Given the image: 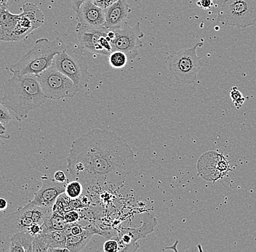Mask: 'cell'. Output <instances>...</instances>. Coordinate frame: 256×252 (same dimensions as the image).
Here are the masks:
<instances>
[{"instance_id": "25", "label": "cell", "mask_w": 256, "mask_h": 252, "mask_svg": "<svg viewBox=\"0 0 256 252\" xmlns=\"http://www.w3.org/2000/svg\"><path fill=\"white\" fill-rule=\"evenodd\" d=\"M86 227H83L81 225L78 224V223H72V224L67 225L66 227L64 230L65 232L66 235L68 236H76L81 234L84 231Z\"/></svg>"}, {"instance_id": "5", "label": "cell", "mask_w": 256, "mask_h": 252, "mask_svg": "<svg viewBox=\"0 0 256 252\" xmlns=\"http://www.w3.org/2000/svg\"><path fill=\"white\" fill-rule=\"evenodd\" d=\"M203 44V41L196 43L191 48L180 49L168 57L166 63L168 70L179 85L193 84L198 81L203 61L202 57L198 56L196 49Z\"/></svg>"}, {"instance_id": "23", "label": "cell", "mask_w": 256, "mask_h": 252, "mask_svg": "<svg viewBox=\"0 0 256 252\" xmlns=\"http://www.w3.org/2000/svg\"><path fill=\"white\" fill-rule=\"evenodd\" d=\"M83 188L84 186L78 180H73L67 183L66 186L65 194L70 199H79L82 195Z\"/></svg>"}, {"instance_id": "32", "label": "cell", "mask_w": 256, "mask_h": 252, "mask_svg": "<svg viewBox=\"0 0 256 252\" xmlns=\"http://www.w3.org/2000/svg\"><path fill=\"white\" fill-rule=\"evenodd\" d=\"M86 0H72V9L75 12H78L81 7L82 4L86 1Z\"/></svg>"}, {"instance_id": "31", "label": "cell", "mask_w": 256, "mask_h": 252, "mask_svg": "<svg viewBox=\"0 0 256 252\" xmlns=\"http://www.w3.org/2000/svg\"><path fill=\"white\" fill-rule=\"evenodd\" d=\"M198 5L203 9H208L211 8L214 5V1L212 0H199L198 1Z\"/></svg>"}, {"instance_id": "13", "label": "cell", "mask_w": 256, "mask_h": 252, "mask_svg": "<svg viewBox=\"0 0 256 252\" xmlns=\"http://www.w3.org/2000/svg\"><path fill=\"white\" fill-rule=\"evenodd\" d=\"M42 186L35 193L32 202L44 208L52 209L58 198L65 193L66 186L68 183H59L47 175L41 178Z\"/></svg>"}, {"instance_id": "30", "label": "cell", "mask_w": 256, "mask_h": 252, "mask_svg": "<svg viewBox=\"0 0 256 252\" xmlns=\"http://www.w3.org/2000/svg\"><path fill=\"white\" fill-rule=\"evenodd\" d=\"M54 179L59 183H68V179L63 171H56L54 174Z\"/></svg>"}, {"instance_id": "11", "label": "cell", "mask_w": 256, "mask_h": 252, "mask_svg": "<svg viewBox=\"0 0 256 252\" xmlns=\"http://www.w3.org/2000/svg\"><path fill=\"white\" fill-rule=\"evenodd\" d=\"M228 170V163L223 155L210 151L203 154L198 162L200 176L208 181H216Z\"/></svg>"}, {"instance_id": "22", "label": "cell", "mask_w": 256, "mask_h": 252, "mask_svg": "<svg viewBox=\"0 0 256 252\" xmlns=\"http://www.w3.org/2000/svg\"><path fill=\"white\" fill-rule=\"evenodd\" d=\"M128 56L122 51H113L108 56V62L111 66L115 69L124 68L128 63Z\"/></svg>"}, {"instance_id": "34", "label": "cell", "mask_w": 256, "mask_h": 252, "mask_svg": "<svg viewBox=\"0 0 256 252\" xmlns=\"http://www.w3.org/2000/svg\"><path fill=\"white\" fill-rule=\"evenodd\" d=\"M10 138V135H8L7 136H4V135H0V146L6 143V140H9Z\"/></svg>"}, {"instance_id": "29", "label": "cell", "mask_w": 256, "mask_h": 252, "mask_svg": "<svg viewBox=\"0 0 256 252\" xmlns=\"http://www.w3.org/2000/svg\"><path fill=\"white\" fill-rule=\"evenodd\" d=\"M92 1H94L96 5L98 6L100 8L105 10L106 9L108 8L114 3L116 2L118 0H92Z\"/></svg>"}, {"instance_id": "10", "label": "cell", "mask_w": 256, "mask_h": 252, "mask_svg": "<svg viewBox=\"0 0 256 252\" xmlns=\"http://www.w3.org/2000/svg\"><path fill=\"white\" fill-rule=\"evenodd\" d=\"M18 20L11 36V41L23 40L34 30L40 28L44 22V16L36 4L27 2L22 7Z\"/></svg>"}, {"instance_id": "17", "label": "cell", "mask_w": 256, "mask_h": 252, "mask_svg": "<svg viewBox=\"0 0 256 252\" xmlns=\"http://www.w3.org/2000/svg\"><path fill=\"white\" fill-rule=\"evenodd\" d=\"M78 23L90 26H104L105 12L103 9L96 5L92 0H86L76 12Z\"/></svg>"}, {"instance_id": "15", "label": "cell", "mask_w": 256, "mask_h": 252, "mask_svg": "<svg viewBox=\"0 0 256 252\" xmlns=\"http://www.w3.org/2000/svg\"><path fill=\"white\" fill-rule=\"evenodd\" d=\"M131 12L127 0H118L105 12L104 26L108 29H119L127 25L128 15Z\"/></svg>"}, {"instance_id": "19", "label": "cell", "mask_w": 256, "mask_h": 252, "mask_svg": "<svg viewBox=\"0 0 256 252\" xmlns=\"http://www.w3.org/2000/svg\"><path fill=\"white\" fill-rule=\"evenodd\" d=\"M34 237L28 231H20L11 236L10 252H32Z\"/></svg>"}, {"instance_id": "3", "label": "cell", "mask_w": 256, "mask_h": 252, "mask_svg": "<svg viewBox=\"0 0 256 252\" xmlns=\"http://www.w3.org/2000/svg\"><path fill=\"white\" fill-rule=\"evenodd\" d=\"M66 45L60 37L52 41L40 38L17 63L10 67V70L20 75H38L52 64L54 57L65 48Z\"/></svg>"}, {"instance_id": "7", "label": "cell", "mask_w": 256, "mask_h": 252, "mask_svg": "<svg viewBox=\"0 0 256 252\" xmlns=\"http://www.w3.org/2000/svg\"><path fill=\"white\" fill-rule=\"evenodd\" d=\"M36 76L48 99L60 100L73 98L80 91L72 79L58 71L54 64Z\"/></svg>"}, {"instance_id": "12", "label": "cell", "mask_w": 256, "mask_h": 252, "mask_svg": "<svg viewBox=\"0 0 256 252\" xmlns=\"http://www.w3.org/2000/svg\"><path fill=\"white\" fill-rule=\"evenodd\" d=\"M142 226L138 228H128L120 235V252L136 251L138 249L137 241L151 234L156 227L158 220L150 214L146 215L142 221Z\"/></svg>"}, {"instance_id": "1", "label": "cell", "mask_w": 256, "mask_h": 252, "mask_svg": "<svg viewBox=\"0 0 256 252\" xmlns=\"http://www.w3.org/2000/svg\"><path fill=\"white\" fill-rule=\"evenodd\" d=\"M136 155L124 138L102 129L72 142L67 170L87 188L120 183L132 173Z\"/></svg>"}, {"instance_id": "18", "label": "cell", "mask_w": 256, "mask_h": 252, "mask_svg": "<svg viewBox=\"0 0 256 252\" xmlns=\"http://www.w3.org/2000/svg\"><path fill=\"white\" fill-rule=\"evenodd\" d=\"M18 17L19 14L10 12L8 7H0V40L11 41Z\"/></svg>"}, {"instance_id": "28", "label": "cell", "mask_w": 256, "mask_h": 252, "mask_svg": "<svg viewBox=\"0 0 256 252\" xmlns=\"http://www.w3.org/2000/svg\"><path fill=\"white\" fill-rule=\"evenodd\" d=\"M9 108L0 103V122L3 124H8L12 120V116L10 113Z\"/></svg>"}, {"instance_id": "36", "label": "cell", "mask_w": 256, "mask_h": 252, "mask_svg": "<svg viewBox=\"0 0 256 252\" xmlns=\"http://www.w3.org/2000/svg\"><path fill=\"white\" fill-rule=\"evenodd\" d=\"M8 0H0V7H8Z\"/></svg>"}, {"instance_id": "14", "label": "cell", "mask_w": 256, "mask_h": 252, "mask_svg": "<svg viewBox=\"0 0 256 252\" xmlns=\"http://www.w3.org/2000/svg\"><path fill=\"white\" fill-rule=\"evenodd\" d=\"M34 223H36L32 216L31 210L28 204L15 212L10 214L2 221L1 228L8 236L16 233L27 231Z\"/></svg>"}, {"instance_id": "27", "label": "cell", "mask_w": 256, "mask_h": 252, "mask_svg": "<svg viewBox=\"0 0 256 252\" xmlns=\"http://www.w3.org/2000/svg\"><path fill=\"white\" fill-rule=\"evenodd\" d=\"M104 251L105 252H120V244L114 239H108L104 244Z\"/></svg>"}, {"instance_id": "33", "label": "cell", "mask_w": 256, "mask_h": 252, "mask_svg": "<svg viewBox=\"0 0 256 252\" xmlns=\"http://www.w3.org/2000/svg\"><path fill=\"white\" fill-rule=\"evenodd\" d=\"M8 201L3 198H0V212L4 211L8 208Z\"/></svg>"}, {"instance_id": "6", "label": "cell", "mask_w": 256, "mask_h": 252, "mask_svg": "<svg viewBox=\"0 0 256 252\" xmlns=\"http://www.w3.org/2000/svg\"><path fill=\"white\" fill-rule=\"evenodd\" d=\"M217 23L246 28L256 23V0H224L218 12Z\"/></svg>"}, {"instance_id": "9", "label": "cell", "mask_w": 256, "mask_h": 252, "mask_svg": "<svg viewBox=\"0 0 256 252\" xmlns=\"http://www.w3.org/2000/svg\"><path fill=\"white\" fill-rule=\"evenodd\" d=\"M114 30L116 37L111 43L112 52L122 51L128 56V60H134L138 55L139 49L143 47L142 41L144 33L139 22L134 26L126 25L123 28Z\"/></svg>"}, {"instance_id": "35", "label": "cell", "mask_w": 256, "mask_h": 252, "mask_svg": "<svg viewBox=\"0 0 256 252\" xmlns=\"http://www.w3.org/2000/svg\"><path fill=\"white\" fill-rule=\"evenodd\" d=\"M6 133H7V131H6L4 124L0 122V135H6Z\"/></svg>"}, {"instance_id": "16", "label": "cell", "mask_w": 256, "mask_h": 252, "mask_svg": "<svg viewBox=\"0 0 256 252\" xmlns=\"http://www.w3.org/2000/svg\"><path fill=\"white\" fill-rule=\"evenodd\" d=\"M67 236L64 231H49L35 236L32 252H48L50 249L66 248Z\"/></svg>"}, {"instance_id": "4", "label": "cell", "mask_w": 256, "mask_h": 252, "mask_svg": "<svg viewBox=\"0 0 256 252\" xmlns=\"http://www.w3.org/2000/svg\"><path fill=\"white\" fill-rule=\"evenodd\" d=\"M83 52L80 44L68 43L52 61L56 68L71 79L80 90L87 87L91 76Z\"/></svg>"}, {"instance_id": "20", "label": "cell", "mask_w": 256, "mask_h": 252, "mask_svg": "<svg viewBox=\"0 0 256 252\" xmlns=\"http://www.w3.org/2000/svg\"><path fill=\"white\" fill-rule=\"evenodd\" d=\"M96 234L95 227L92 226L84 228L79 235L70 236L67 237L66 248L70 252H80L87 245L92 236Z\"/></svg>"}, {"instance_id": "26", "label": "cell", "mask_w": 256, "mask_h": 252, "mask_svg": "<svg viewBox=\"0 0 256 252\" xmlns=\"http://www.w3.org/2000/svg\"><path fill=\"white\" fill-rule=\"evenodd\" d=\"M64 219L68 224H72V223H78V221L81 218L79 210H72L66 212L64 215Z\"/></svg>"}, {"instance_id": "24", "label": "cell", "mask_w": 256, "mask_h": 252, "mask_svg": "<svg viewBox=\"0 0 256 252\" xmlns=\"http://www.w3.org/2000/svg\"><path fill=\"white\" fill-rule=\"evenodd\" d=\"M230 97L236 108H241L246 101V98L236 87H232L231 92H230Z\"/></svg>"}, {"instance_id": "21", "label": "cell", "mask_w": 256, "mask_h": 252, "mask_svg": "<svg viewBox=\"0 0 256 252\" xmlns=\"http://www.w3.org/2000/svg\"><path fill=\"white\" fill-rule=\"evenodd\" d=\"M68 223L66 222L63 215L52 212L51 216L44 222L42 226V231L49 232V231H64Z\"/></svg>"}, {"instance_id": "2", "label": "cell", "mask_w": 256, "mask_h": 252, "mask_svg": "<svg viewBox=\"0 0 256 252\" xmlns=\"http://www.w3.org/2000/svg\"><path fill=\"white\" fill-rule=\"evenodd\" d=\"M12 76L3 84L4 96L2 103L15 113L18 122L28 117L32 110L44 103V95L35 74L20 75L12 71Z\"/></svg>"}, {"instance_id": "8", "label": "cell", "mask_w": 256, "mask_h": 252, "mask_svg": "<svg viewBox=\"0 0 256 252\" xmlns=\"http://www.w3.org/2000/svg\"><path fill=\"white\" fill-rule=\"evenodd\" d=\"M108 30L104 26L94 27L78 23L76 31L80 47L96 55L110 56L112 48L107 39Z\"/></svg>"}]
</instances>
